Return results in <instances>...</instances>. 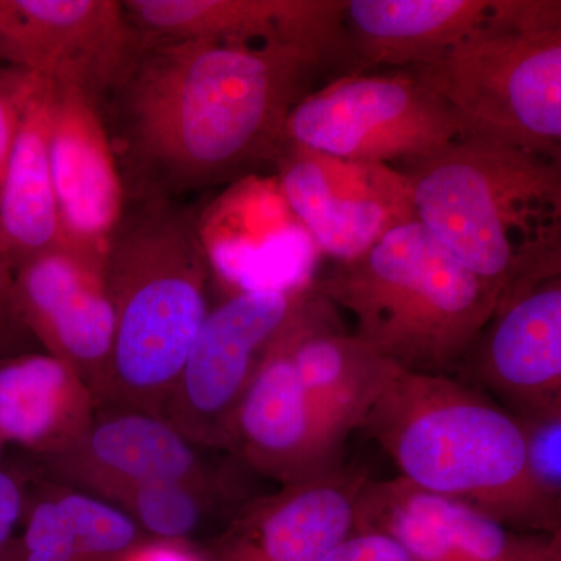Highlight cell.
Returning <instances> with one entry per match:
<instances>
[{
	"label": "cell",
	"mask_w": 561,
	"mask_h": 561,
	"mask_svg": "<svg viewBox=\"0 0 561 561\" xmlns=\"http://www.w3.org/2000/svg\"><path fill=\"white\" fill-rule=\"evenodd\" d=\"M339 62L279 44H144L113 92L130 198L173 201L275 165L287 117Z\"/></svg>",
	"instance_id": "cell-1"
},
{
	"label": "cell",
	"mask_w": 561,
	"mask_h": 561,
	"mask_svg": "<svg viewBox=\"0 0 561 561\" xmlns=\"http://www.w3.org/2000/svg\"><path fill=\"white\" fill-rule=\"evenodd\" d=\"M362 430L416 489L526 534L561 529V490L535 470L526 424L478 387L398 370Z\"/></svg>",
	"instance_id": "cell-2"
},
{
	"label": "cell",
	"mask_w": 561,
	"mask_h": 561,
	"mask_svg": "<svg viewBox=\"0 0 561 561\" xmlns=\"http://www.w3.org/2000/svg\"><path fill=\"white\" fill-rule=\"evenodd\" d=\"M400 171L416 219L500 308L561 268V172L552 165L471 133Z\"/></svg>",
	"instance_id": "cell-3"
},
{
	"label": "cell",
	"mask_w": 561,
	"mask_h": 561,
	"mask_svg": "<svg viewBox=\"0 0 561 561\" xmlns=\"http://www.w3.org/2000/svg\"><path fill=\"white\" fill-rule=\"evenodd\" d=\"M210 276L197 214L127 203L105 261L116 335L102 394L161 416L208 317Z\"/></svg>",
	"instance_id": "cell-4"
},
{
	"label": "cell",
	"mask_w": 561,
	"mask_h": 561,
	"mask_svg": "<svg viewBox=\"0 0 561 561\" xmlns=\"http://www.w3.org/2000/svg\"><path fill=\"white\" fill-rule=\"evenodd\" d=\"M365 345L400 370L449 375L461 367L500 298L419 220L362 256L313 279Z\"/></svg>",
	"instance_id": "cell-5"
},
{
	"label": "cell",
	"mask_w": 561,
	"mask_h": 561,
	"mask_svg": "<svg viewBox=\"0 0 561 561\" xmlns=\"http://www.w3.org/2000/svg\"><path fill=\"white\" fill-rule=\"evenodd\" d=\"M456 108L416 69L345 73L291 110L284 146L402 169L468 138Z\"/></svg>",
	"instance_id": "cell-6"
},
{
	"label": "cell",
	"mask_w": 561,
	"mask_h": 561,
	"mask_svg": "<svg viewBox=\"0 0 561 561\" xmlns=\"http://www.w3.org/2000/svg\"><path fill=\"white\" fill-rule=\"evenodd\" d=\"M416 70L472 135L500 140L561 172V21L479 41Z\"/></svg>",
	"instance_id": "cell-7"
},
{
	"label": "cell",
	"mask_w": 561,
	"mask_h": 561,
	"mask_svg": "<svg viewBox=\"0 0 561 561\" xmlns=\"http://www.w3.org/2000/svg\"><path fill=\"white\" fill-rule=\"evenodd\" d=\"M561 21V0H345L342 73L437 65L479 41Z\"/></svg>",
	"instance_id": "cell-8"
},
{
	"label": "cell",
	"mask_w": 561,
	"mask_h": 561,
	"mask_svg": "<svg viewBox=\"0 0 561 561\" xmlns=\"http://www.w3.org/2000/svg\"><path fill=\"white\" fill-rule=\"evenodd\" d=\"M142 47L119 0H0V62L98 102L119 87Z\"/></svg>",
	"instance_id": "cell-9"
},
{
	"label": "cell",
	"mask_w": 561,
	"mask_h": 561,
	"mask_svg": "<svg viewBox=\"0 0 561 561\" xmlns=\"http://www.w3.org/2000/svg\"><path fill=\"white\" fill-rule=\"evenodd\" d=\"M275 168L287 206L334 264L356 260L387 232L419 220L411 183L393 165L284 146Z\"/></svg>",
	"instance_id": "cell-10"
},
{
	"label": "cell",
	"mask_w": 561,
	"mask_h": 561,
	"mask_svg": "<svg viewBox=\"0 0 561 561\" xmlns=\"http://www.w3.org/2000/svg\"><path fill=\"white\" fill-rule=\"evenodd\" d=\"M308 287L239 291L209 311L164 409L176 430L190 440L227 437L268 343Z\"/></svg>",
	"instance_id": "cell-11"
},
{
	"label": "cell",
	"mask_w": 561,
	"mask_h": 561,
	"mask_svg": "<svg viewBox=\"0 0 561 561\" xmlns=\"http://www.w3.org/2000/svg\"><path fill=\"white\" fill-rule=\"evenodd\" d=\"M197 225L210 272L231 294L300 290L317 278L320 251L275 175L253 173L228 184L197 214Z\"/></svg>",
	"instance_id": "cell-12"
},
{
	"label": "cell",
	"mask_w": 561,
	"mask_h": 561,
	"mask_svg": "<svg viewBox=\"0 0 561 561\" xmlns=\"http://www.w3.org/2000/svg\"><path fill=\"white\" fill-rule=\"evenodd\" d=\"M461 365L524 424L561 423V268L505 301Z\"/></svg>",
	"instance_id": "cell-13"
},
{
	"label": "cell",
	"mask_w": 561,
	"mask_h": 561,
	"mask_svg": "<svg viewBox=\"0 0 561 561\" xmlns=\"http://www.w3.org/2000/svg\"><path fill=\"white\" fill-rule=\"evenodd\" d=\"M49 161L62 245L105 265L128 194L99 102L87 92L55 84Z\"/></svg>",
	"instance_id": "cell-14"
},
{
	"label": "cell",
	"mask_w": 561,
	"mask_h": 561,
	"mask_svg": "<svg viewBox=\"0 0 561 561\" xmlns=\"http://www.w3.org/2000/svg\"><path fill=\"white\" fill-rule=\"evenodd\" d=\"M13 302L51 356L68 362L94 397L102 394L116 335L105 265L65 245L46 251L18 271Z\"/></svg>",
	"instance_id": "cell-15"
},
{
	"label": "cell",
	"mask_w": 561,
	"mask_h": 561,
	"mask_svg": "<svg viewBox=\"0 0 561 561\" xmlns=\"http://www.w3.org/2000/svg\"><path fill=\"white\" fill-rule=\"evenodd\" d=\"M357 527L386 531L415 561H556L551 535L505 526L404 479L365 483Z\"/></svg>",
	"instance_id": "cell-16"
},
{
	"label": "cell",
	"mask_w": 561,
	"mask_h": 561,
	"mask_svg": "<svg viewBox=\"0 0 561 561\" xmlns=\"http://www.w3.org/2000/svg\"><path fill=\"white\" fill-rule=\"evenodd\" d=\"M279 331L232 413L227 437L251 467L287 485L341 468L343 442L312 404Z\"/></svg>",
	"instance_id": "cell-17"
},
{
	"label": "cell",
	"mask_w": 561,
	"mask_h": 561,
	"mask_svg": "<svg viewBox=\"0 0 561 561\" xmlns=\"http://www.w3.org/2000/svg\"><path fill=\"white\" fill-rule=\"evenodd\" d=\"M144 44L210 39L330 54L342 70L345 0H125Z\"/></svg>",
	"instance_id": "cell-18"
},
{
	"label": "cell",
	"mask_w": 561,
	"mask_h": 561,
	"mask_svg": "<svg viewBox=\"0 0 561 561\" xmlns=\"http://www.w3.org/2000/svg\"><path fill=\"white\" fill-rule=\"evenodd\" d=\"M368 479L342 468L283 485L214 542L209 561H323L357 527Z\"/></svg>",
	"instance_id": "cell-19"
},
{
	"label": "cell",
	"mask_w": 561,
	"mask_h": 561,
	"mask_svg": "<svg viewBox=\"0 0 561 561\" xmlns=\"http://www.w3.org/2000/svg\"><path fill=\"white\" fill-rule=\"evenodd\" d=\"M279 332L312 404L345 442L351 432L362 430L400 368L350 331L313 283Z\"/></svg>",
	"instance_id": "cell-20"
},
{
	"label": "cell",
	"mask_w": 561,
	"mask_h": 561,
	"mask_svg": "<svg viewBox=\"0 0 561 561\" xmlns=\"http://www.w3.org/2000/svg\"><path fill=\"white\" fill-rule=\"evenodd\" d=\"M54 92V81L39 77L0 187V291L13 289L25 262L62 245L49 161Z\"/></svg>",
	"instance_id": "cell-21"
},
{
	"label": "cell",
	"mask_w": 561,
	"mask_h": 561,
	"mask_svg": "<svg viewBox=\"0 0 561 561\" xmlns=\"http://www.w3.org/2000/svg\"><path fill=\"white\" fill-rule=\"evenodd\" d=\"M79 461L83 481L106 496L147 482L203 485L190 438L164 416L128 411L94 423L66 449Z\"/></svg>",
	"instance_id": "cell-22"
},
{
	"label": "cell",
	"mask_w": 561,
	"mask_h": 561,
	"mask_svg": "<svg viewBox=\"0 0 561 561\" xmlns=\"http://www.w3.org/2000/svg\"><path fill=\"white\" fill-rule=\"evenodd\" d=\"M92 391L68 362L31 354L0 364V438L69 449L91 426Z\"/></svg>",
	"instance_id": "cell-23"
},
{
	"label": "cell",
	"mask_w": 561,
	"mask_h": 561,
	"mask_svg": "<svg viewBox=\"0 0 561 561\" xmlns=\"http://www.w3.org/2000/svg\"><path fill=\"white\" fill-rule=\"evenodd\" d=\"M122 508L88 494L39 502L28 516L16 561H124L146 542Z\"/></svg>",
	"instance_id": "cell-24"
},
{
	"label": "cell",
	"mask_w": 561,
	"mask_h": 561,
	"mask_svg": "<svg viewBox=\"0 0 561 561\" xmlns=\"http://www.w3.org/2000/svg\"><path fill=\"white\" fill-rule=\"evenodd\" d=\"M122 502L139 529L153 541L184 542L205 516L203 485L190 482H147L111 494Z\"/></svg>",
	"instance_id": "cell-25"
},
{
	"label": "cell",
	"mask_w": 561,
	"mask_h": 561,
	"mask_svg": "<svg viewBox=\"0 0 561 561\" xmlns=\"http://www.w3.org/2000/svg\"><path fill=\"white\" fill-rule=\"evenodd\" d=\"M39 77L14 68L0 69V187L9 165L22 114Z\"/></svg>",
	"instance_id": "cell-26"
},
{
	"label": "cell",
	"mask_w": 561,
	"mask_h": 561,
	"mask_svg": "<svg viewBox=\"0 0 561 561\" xmlns=\"http://www.w3.org/2000/svg\"><path fill=\"white\" fill-rule=\"evenodd\" d=\"M323 561H415L386 531L356 527Z\"/></svg>",
	"instance_id": "cell-27"
},
{
	"label": "cell",
	"mask_w": 561,
	"mask_h": 561,
	"mask_svg": "<svg viewBox=\"0 0 561 561\" xmlns=\"http://www.w3.org/2000/svg\"><path fill=\"white\" fill-rule=\"evenodd\" d=\"M22 493L20 485L7 472L0 471V561L9 551L14 527L21 518Z\"/></svg>",
	"instance_id": "cell-28"
},
{
	"label": "cell",
	"mask_w": 561,
	"mask_h": 561,
	"mask_svg": "<svg viewBox=\"0 0 561 561\" xmlns=\"http://www.w3.org/2000/svg\"><path fill=\"white\" fill-rule=\"evenodd\" d=\"M124 561H209L206 553L187 548L186 542L149 541L140 545Z\"/></svg>",
	"instance_id": "cell-29"
},
{
	"label": "cell",
	"mask_w": 561,
	"mask_h": 561,
	"mask_svg": "<svg viewBox=\"0 0 561 561\" xmlns=\"http://www.w3.org/2000/svg\"><path fill=\"white\" fill-rule=\"evenodd\" d=\"M553 549H556V561H561V529L551 535Z\"/></svg>",
	"instance_id": "cell-30"
}]
</instances>
